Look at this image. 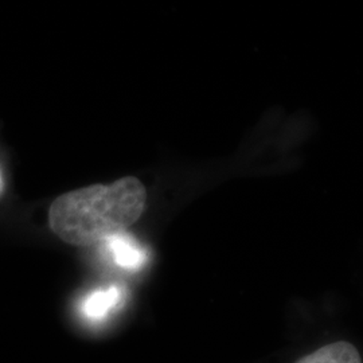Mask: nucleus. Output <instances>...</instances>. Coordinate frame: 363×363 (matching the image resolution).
Returning <instances> with one entry per match:
<instances>
[{
  "instance_id": "1",
  "label": "nucleus",
  "mask_w": 363,
  "mask_h": 363,
  "mask_svg": "<svg viewBox=\"0 0 363 363\" xmlns=\"http://www.w3.org/2000/svg\"><path fill=\"white\" fill-rule=\"evenodd\" d=\"M145 201V187L133 177L106 186H89L54 201L50 228L70 245L89 247L124 233L143 214Z\"/></svg>"
},
{
  "instance_id": "2",
  "label": "nucleus",
  "mask_w": 363,
  "mask_h": 363,
  "mask_svg": "<svg viewBox=\"0 0 363 363\" xmlns=\"http://www.w3.org/2000/svg\"><path fill=\"white\" fill-rule=\"evenodd\" d=\"M103 242L117 267L127 271H138L145 264V250L130 234H115Z\"/></svg>"
},
{
  "instance_id": "3",
  "label": "nucleus",
  "mask_w": 363,
  "mask_h": 363,
  "mask_svg": "<svg viewBox=\"0 0 363 363\" xmlns=\"http://www.w3.org/2000/svg\"><path fill=\"white\" fill-rule=\"evenodd\" d=\"M124 298L120 286H112L91 292L81 303L82 315L91 322L105 320L109 313L116 310Z\"/></svg>"
},
{
  "instance_id": "4",
  "label": "nucleus",
  "mask_w": 363,
  "mask_h": 363,
  "mask_svg": "<svg viewBox=\"0 0 363 363\" xmlns=\"http://www.w3.org/2000/svg\"><path fill=\"white\" fill-rule=\"evenodd\" d=\"M298 363H362V358L355 346L340 340L313 351Z\"/></svg>"
},
{
  "instance_id": "5",
  "label": "nucleus",
  "mask_w": 363,
  "mask_h": 363,
  "mask_svg": "<svg viewBox=\"0 0 363 363\" xmlns=\"http://www.w3.org/2000/svg\"><path fill=\"white\" fill-rule=\"evenodd\" d=\"M1 183H3V182H1V175H0V191H1Z\"/></svg>"
}]
</instances>
